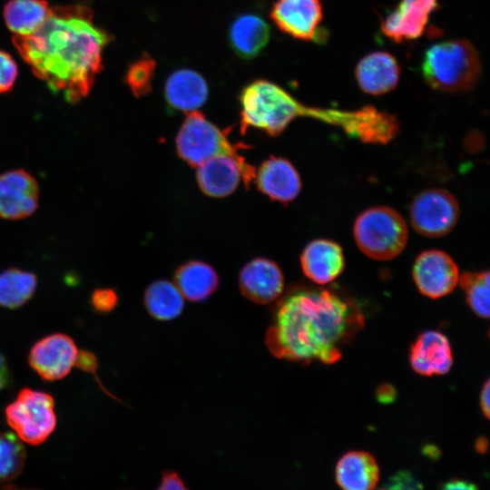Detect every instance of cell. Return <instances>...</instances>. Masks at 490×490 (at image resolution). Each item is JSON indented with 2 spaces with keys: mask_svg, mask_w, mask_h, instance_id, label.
Segmentation results:
<instances>
[{
  "mask_svg": "<svg viewBox=\"0 0 490 490\" xmlns=\"http://www.w3.org/2000/svg\"><path fill=\"white\" fill-rule=\"evenodd\" d=\"M270 39V28L260 15L243 14L237 16L229 29V44L241 59L251 60L260 54Z\"/></svg>",
  "mask_w": 490,
  "mask_h": 490,
  "instance_id": "obj_21",
  "label": "cell"
},
{
  "mask_svg": "<svg viewBox=\"0 0 490 490\" xmlns=\"http://www.w3.org/2000/svg\"><path fill=\"white\" fill-rule=\"evenodd\" d=\"M479 405L483 415L489 419L490 416V382L487 379L482 387L479 396Z\"/></svg>",
  "mask_w": 490,
  "mask_h": 490,
  "instance_id": "obj_34",
  "label": "cell"
},
{
  "mask_svg": "<svg viewBox=\"0 0 490 490\" xmlns=\"http://www.w3.org/2000/svg\"><path fill=\"white\" fill-rule=\"evenodd\" d=\"M9 378L10 375L6 360L0 353V391L7 386Z\"/></svg>",
  "mask_w": 490,
  "mask_h": 490,
  "instance_id": "obj_36",
  "label": "cell"
},
{
  "mask_svg": "<svg viewBox=\"0 0 490 490\" xmlns=\"http://www.w3.org/2000/svg\"><path fill=\"white\" fill-rule=\"evenodd\" d=\"M377 395L379 401L389 403L395 397V390L390 386H381L378 388Z\"/></svg>",
  "mask_w": 490,
  "mask_h": 490,
  "instance_id": "obj_37",
  "label": "cell"
},
{
  "mask_svg": "<svg viewBox=\"0 0 490 490\" xmlns=\"http://www.w3.org/2000/svg\"><path fill=\"white\" fill-rule=\"evenodd\" d=\"M208 94L209 88L203 76L188 68L172 72L164 85L165 102L174 111H196L205 103Z\"/></svg>",
  "mask_w": 490,
  "mask_h": 490,
  "instance_id": "obj_20",
  "label": "cell"
},
{
  "mask_svg": "<svg viewBox=\"0 0 490 490\" xmlns=\"http://www.w3.org/2000/svg\"><path fill=\"white\" fill-rule=\"evenodd\" d=\"M270 16L284 34L310 41L323 18L322 4L320 0H276Z\"/></svg>",
  "mask_w": 490,
  "mask_h": 490,
  "instance_id": "obj_13",
  "label": "cell"
},
{
  "mask_svg": "<svg viewBox=\"0 0 490 490\" xmlns=\"http://www.w3.org/2000/svg\"><path fill=\"white\" fill-rule=\"evenodd\" d=\"M364 319L358 306L339 291L301 287L280 301L266 345L279 358L334 364Z\"/></svg>",
  "mask_w": 490,
  "mask_h": 490,
  "instance_id": "obj_2",
  "label": "cell"
},
{
  "mask_svg": "<svg viewBox=\"0 0 490 490\" xmlns=\"http://www.w3.org/2000/svg\"><path fill=\"white\" fill-rule=\"evenodd\" d=\"M412 275L419 292L430 299L450 294L457 286L460 276L456 261L439 250L421 252L415 260Z\"/></svg>",
  "mask_w": 490,
  "mask_h": 490,
  "instance_id": "obj_10",
  "label": "cell"
},
{
  "mask_svg": "<svg viewBox=\"0 0 490 490\" xmlns=\"http://www.w3.org/2000/svg\"><path fill=\"white\" fill-rule=\"evenodd\" d=\"M255 168L243 156L223 154L208 159L199 165L196 179L200 189L211 197L231 194L243 180L246 187L255 178Z\"/></svg>",
  "mask_w": 490,
  "mask_h": 490,
  "instance_id": "obj_9",
  "label": "cell"
},
{
  "mask_svg": "<svg viewBox=\"0 0 490 490\" xmlns=\"http://www.w3.org/2000/svg\"><path fill=\"white\" fill-rule=\"evenodd\" d=\"M34 274L12 268L0 273V305L16 309L27 302L36 288Z\"/></svg>",
  "mask_w": 490,
  "mask_h": 490,
  "instance_id": "obj_26",
  "label": "cell"
},
{
  "mask_svg": "<svg viewBox=\"0 0 490 490\" xmlns=\"http://www.w3.org/2000/svg\"><path fill=\"white\" fill-rule=\"evenodd\" d=\"M17 74V65L13 57L9 54L0 51V93L12 89Z\"/></svg>",
  "mask_w": 490,
  "mask_h": 490,
  "instance_id": "obj_30",
  "label": "cell"
},
{
  "mask_svg": "<svg viewBox=\"0 0 490 490\" xmlns=\"http://www.w3.org/2000/svg\"><path fill=\"white\" fill-rule=\"evenodd\" d=\"M438 7L437 0H400L381 22V30L397 43L420 37L430 15Z\"/></svg>",
  "mask_w": 490,
  "mask_h": 490,
  "instance_id": "obj_14",
  "label": "cell"
},
{
  "mask_svg": "<svg viewBox=\"0 0 490 490\" xmlns=\"http://www.w3.org/2000/svg\"><path fill=\"white\" fill-rule=\"evenodd\" d=\"M400 65L391 54L372 52L362 57L356 68L355 77L359 88L371 95H381L394 90L400 76Z\"/></svg>",
  "mask_w": 490,
  "mask_h": 490,
  "instance_id": "obj_19",
  "label": "cell"
},
{
  "mask_svg": "<svg viewBox=\"0 0 490 490\" xmlns=\"http://www.w3.org/2000/svg\"><path fill=\"white\" fill-rule=\"evenodd\" d=\"M149 314L159 320L176 318L184 308V298L175 284L168 280L152 282L144 293Z\"/></svg>",
  "mask_w": 490,
  "mask_h": 490,
  "instance_id": "obj_25",
  "label": "cell"
},
{
  "mask_svg": "<svg viewBox=\"0 0 490 490\" xmlns=\"http://www.w3.org/2000/svg\"><path fill=\"white\" fill-rule=\"evenodd\" d=\"M335 476L342 490H373L379 479V468L371 454L350 451L338 461Z\"/></svg>",
  "mask_w": 490,
  "mask_h": 490,
  "instance_id": "obj_22",
  "label": "cell"
},
{
  "mask_svg": "<svg viewBox=\"0 0 490 490\" xmlns=\"http://www.w3.org/2000/svg\"><path fill=\"white\" fill-rule=\"evenodd\" d=\"M111 38L93 23L88 7L74 5L51 8L37 31L15 35L13 43L40 80L75 103L89 94Z\"/></svg>",
  "mask_w": 490,
  "mask_h": 490,
  "instance_id": "obj_1",
  "label": "cell"
},
{
  "mask_svg": "<svg viewBox=\"0 0 490 490\" xmlns=\"http://www.w3.org/2000/svg\"><path fill=\"white\" fill-rule=\"evenodd\" d=\"M174 280L183 298L195 302L207 299L219 285L215 270L199 260H191L180 266L175 272Z\"/></svg>",
  "mask_w": 490,
  "mask_h": 490,
  "instance_id": "obj_23",
  "label": "cell"
},
{
  "mask_svg": "<svg viewBox=\"0 0 490 490\" xmlns=\"http://www.w3.org/2000/svg\"><path fill=\"white\" fill-rule=\"evenodd\" d=\"M0 490H24V489L9 486V487L1 488Z\"/></svg>",
  "mask_w": 490,
  "mask_h": 490,
  "instance_id": "obj_39",
  "label": "cell"
},
{
  "mask_svg": "<svg viewBox=\"0 0 490 490\" xmlns=\"http://www.w3.org/2000/svg\"><path fill=\"white\" fill-rule=\"evenodd\" d=\"M78 349L74 340L62 333L52 334L36 342L30 350L31 368L44 379L64 377L75 365Z\"/></svg>",
  "mask_w": 490,
  "mask_h": 490,
  "instance_id": "obj_11",
  "label": "cell"
},
{
  "mask_svg": "<svg viewBox=\"0 0 490 490\" xmlns=\"http://www.w3.org/2000/svg\"><path fill=\"white\" fill-rule=\"evenodd\" d=\"M412 369L424 377L447 374L454 364L447 337L437 330H426L413 342L409 352Z\"/></svg>",
  "mask_w": 490,
  "mask_h": 490,
  "instance_id": "obj_15",
  "label": "cell"
},
{
  "mask_svg": "<svg viewBox=\"0 0 490 490\" xmlns=\"http://www.w3.org/2000/svg\"><path fill=\"white\" fill-rule=\"evenodd\" d=\"M117 303V296L113 289H96L92 295V304L100 312L111 311Z\"/></svg>",
  "mask_w": 490,
  "mask_h": 490,
  "instance_id": "obj_32",
  "label": "cell"
},
{
  "mask_svg": "<svg viewBox=\"0 0 490 490\" xmlns=\"http://www.w3.org/2000/svg\"><path fill=\"white\" fill-rule=\"evenodd\" d=\"M50 12L45 0H10L5 6L4 18L15 35H29L43 25Z\"/></svg>",
  "mask_w": 490,
  "mask_h": 490,
  "instance_id": "obj_24",
  "label": "cell"
},
{
  "mask_svg": "<svg viewBox=\"0 0 490 490\" xmlns=\"http://www.w3.org/2000/svg\"><path fill=\"white\" fill-rule=\"evenodd\" d=\"M378 490H423L419 482L409 472H398Z\"/></svg>",
  "mask_w": 490,
  "mask_h": 490,
  "instance_id": "obj_31",
  "label": "cell"
},
{
  "mask_svg": "<svg viewBox=\"0 0 490 490\" xmlns=\"http://www.w3.org/2000/svg\"><path fill=\"white\" fill-rule=\"evenodd\" d=\"M240 289L243 296L259 304L277 299L284 289V276L279 265L265 258H256L240 270Z\"/></svg>",
  "mask_w": 490,
  "mask_h": 490,
  "instance_id": "obj_16",
  "label": "cell"
},
{
  "mask_svg": "<svg viewBox=\"0 0 490 490\" xmlns=\"http://www.w3.org/2000/svg\"><path fill=\"white\" fill-rule=\"evenodd\" d=\"M490 274L488 270L465 272L458 283L464 289L466 303L480 318H488L490 313Z\"/></svg>",
  "mask_w": 490,
  "mask_h": 490,
  "instance_id": "obj_27",
  "label": "cell"
},
{
  "mask_svg": "<svg viewBox=\"0 0 490 490\" xmlns=\"http://www.w3.org/2000/svg\"><path fill=\"white\" fill-rule=\"evenodd\" d=\"M353 235L358 249L376 260H388L405 249L408 230L405 220L387 206H373L356 219Z\"/></svg>",
  "mask_w": 490,
  "mask_h": 490,
  "instance_id": "obj_5",
  "label": "cell"
},
{
  "mask_svg": "<svg viewBox=\"0 0 490 490\" xmlns=\"http://www.w3.org/2000/svg\"><path fill=\"white\" fill-rule=\"evenodd\" d=\"M305 276L312 282L326 285L340 276L345 269L341 246L331 240L317 239L306 245L300 255Z\"/></svg>",
  "mask_w": 490,
  "mask_h": 490,
  "instance_id": "obj_17",
  "label": "cell"
},
{
  "mask_svg": "<svg viewBox=\"0 0 490 490\" xmlns=\"http://www.w3.org/2000/svg\"><path fill=\"white\" fill-rule=\"evenodd\" d=\"M488 442L485 437L482 436L475 441V450L480 454H485L487 450Z\"/></svg>",
  "mask_w": 490,
  "mask_h": 490,
  "instance_id": "obj_38",
  "label": "cell"
},
{
  "mask_svg": "<svg viewBox=\"0 0 490 490\" xmlns=\"http://www.w3.org/2000/svg\"><path fill=\"white\" fill-rule=\"evenodd\" d=\"M155 71L156 62L146 53L128 66L124 81L135 97L151 93Z\"/></svg>",
  "mask_w": 490,
  "mask_h": 490,
  "instance_id": "obj_29",
  "label": "cell"
},
{
  "mask_svg": "<svg viewBox=\"0 0 490 490\" xmlns=\"http://www.w3.org/2000/svg\"><path fill=\"white\" fill-rule=\"evenodd\" d=\"M440 490H479L478 487L464 479H451L446 482Z\"/></svg>",
  "mask_w": 490,
  "mask_h": 490,
  "instance_id": "obj_35",
  "label": "cell"
},
{
  "mask_svg": "<svg viewBox=\"0 0 490 490\" xmlns=\"http://www.w3.org/2000/svg\"><path fill=\"white\" fill-rule=\"evenodd\" d=\"M410 220L414 230L426 237L437 238L449 233L459 218L456 197L444 189H428L413 200Z\"/></svg>",
  "mask_w": 490,
  "mask_h": 490,
  "instance_id": "obj_8",
  "label": "cell"
},
{
  "mask_svg": "<svg viewBox=\"0 0 490 490\" xmlns=\"http://www.w3.org/2000/svg\"><path fill=\"white\" fill-rule=\"evenodd\" d=\"M5 417L21 441L39 445L56 426L54 398L47 393L24 388L6 407Z\"/></svg>",
  "mask_w": 490,
  "mask_h": 490,
  "instance_id": "obj_6",
  "label": "cell"
},
{
  "mask_svg": "<svg viewBox=\"0 0 490 490\" xmlns=\"http://www.w3.org/2000/svg\"><path fill=\"white\" fill-rule=\"evenodd\" d=\"M422 74L433 89L446 93L471 90L478 82L482 66L475 47L467 40L436 43L426 52Z\"/></svg>",
  "mask_w": 490,
  "mask_h": 490,
  "instance_id": "obj_4",
  "label": "cell"
},
{
  "mask_svg": "<svg viewBox=\"0 0 490 490\" xmlns=\"http://www.w3.org/2000/svg\"><path fill=\"white\" fill-rule=\"evenodd\" d=\"M39 203L37 181L28 172L15 169L0 174V217L18 220L31 216Z\"/></svg>",
  "mask_w": 490,
  "mask_h": 490,
  "instance_id": "obj_12",
  "label": "cell"
},
{
  "mask_svg": "<svg viewBox=\"0 0 490 490\" xmlns=\"http://www.w3.org/2000/svg\"><path fill=\"white\" fill-rule=\"evenodd\" d=\"M258 189L273 201L289 203L301 191L299 174L292 163L282 157L270 156L259 167L256 174Z\"/></svg>",
  "mask_w": 490,
  "mask_h": 490,
  "instance_id": "obj_18",
  "label": "cell"
},
{
  "mask_svg": "<svg viewBox=\"0 0 490 490\" xmlns=\"http://www.w3.org/2000/svg\"><path fill=\"white\" fill-rule=\"evenodd\" d=\"M177 153L192 167L210 158L239 153V146L228 138V131H221L198 112L188 113L175 139Z\"/></svg>",
  "mask_w": 490,
  "mask_h": 490,
  "instance_id": "obj_7",
  "label": "cell"
},
{
  "mask_svg": "<svg viewBox=\"0 0 490 490\" xmlns=\"http://www.w3.org/2000/svg\"><path fill=\"white\" fill-rule=\"evenodd\" d=\"M25 449L21 440L12 433L0 434V484L9 482L22 472Z\"/></svg>",
  "mask_w": 490,
  "mask_h": 490,
  "instance_id": "obj_28",
  "label": "cell"
},
{
  "mask_svg": "<svg viewBox=\"0 0 490 490\" xmlns=\"http://www.w3.org/2000/svg\"><path fill=\"white\" fill-rule=\"evenodd\" d=\"M159 490H187L176 473L167 472L163 475Z\"/></svg>",
  "mask_w": 490,
  "mask_h": 490,
  "instance_id": "obj_33",
  "label": "cell"
},
{
  "mask_svg": "<svg viewBox=\"0 0 490 490\" xmlns=\"http://www.w3.org/2000/svg\"><path fill=\"white\" fill-rule=\"evenodd\" d=\"M240 104V130L249 127L278 136L298 117H311L331 122L332 111L305 106L279 85L265 79L250 82L243 87Z\"/></svg>",
  "mask_w": 490,
  "mask_h": 490,
  "instance_id": "obj_3",
  "label": "cell"
}]
</instances>
